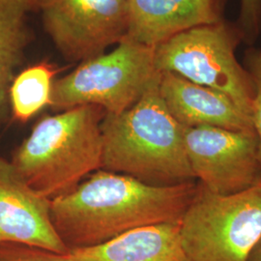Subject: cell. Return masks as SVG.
<instances>
[{
	"label": "cell",
	"mask_w": 261,
	"mask_h": 261,
	"mask_svg": "<svg viewBox=\"0 0 261 261\" xmlns=\"http://www.w3.org/2000/svg\"><path fill=\"white\" fill-rule=\"evenodd\" d=\"M196 190L195 181L155 186L99 169L50 200V219L70 250L91 247L136 228L180 223Z\"/></svg>",
	"instance_id": "6da1fadb"
},
{
	"label": "cell",
	"mask_w": 261,
	"mask_h": 261,
	"mask_svg": "<svg viewBox=\"0 0 261 261\" xmlns=\"http://www.w3.org/2000/svg\"><path fill=\"white\" fill-rule=\"evenodd\" d=\"M220 21L219 0H129L125 38L156 47L182 31Z\"/></svg>",
	"instance_id": "8fae6325"
},
{
	"label": "cell",
	"mask_w": 261,
	"mask_h": 261,
	"mask_svg": "<svg viewBox=\"0 0 261 261\" xmlns=\"http://www.w3.org/2000/svg\"><path fill=\"white\" fill-rule=\"evenodd\" d=\"M56 74L53 66L40 63L25 69L14 79L9 97L14 115L18 120L28 121L49 106Z\"/></svg>",
	"instance_id": "5bb4252c"
},
{
	"label": "cell",
	"mask_w": 261,
	"mask_h": 261,
	"mask_svg": "<svg viewBox=\"0 0 261 261\" xmlns=\"http://www.w3.org/2000/svg\"><path fill=\"white\" fill-rule=\"evenodd\" d=\"M70 261H189L180 236V223L136 228L110 241L71 249Z\"/></svg>",
	"instance_id": "7c38bea8"
},
{
	"label": "cell",
	"mask_w": 261,
	"mask_h": 261,
	"mask_svg": "<svg viewBox=\"0 0 261 261\" xmlns=\"http://www.w3.org/2000/svg\"><path fill=\"white\" fill-rule=\"evenodd\" d=\"M159 89L168 112L183 127L254 133L251 117L218 90L169 72L161 73Z\"/></svg>",
	"instance_id": "30bf717a"
},
{
	"label": "cell",
	"mask_w": 261,
	"mask_h": 261,
	"mask_svg": "<svg viewBox=\"0 0 261 261\" xmlns=\"http://www.w3.org/2000/svg\"><path fill=\"white\" fill-rule=\"evenodd\" d=\"M36 247L59 254L70 249L50 219V200L20 177L12 163L0 159V244Z\"/></svg>",
	"instance_id": "9c48e42d"
},
{
	"label": "cell",
	"mask_w": 261,
	"mask_h": 261,
	"mask_svg": "<svg viewBox=\"0 0 261 261\" xmlns=\"http://www.w3.org/2000/svg\"><path fill=\"white\" fill-rule=\"evenodd\" d=\"M27 0H0V116L28 41Z\"/></svg>",
	"instance_id": "4fadbf2b"
},
{
	"label": "cell",
	"mask_w": 261,
	"mask_h": 261,
	"mask_svg": "<svg viewBox=\"0 0 261 261\" xmlns=\"http://www.w3.org/2000/svg\"><path fill=\"white\" fill-rule=\"evenodd\" d=\"M160 77L130 109L105 115L101 169L155 186L192 182L196 178L187 157L183 126L164 103Z\"/></svg>",
	"instance_id": "7a4b0ae2"
},
{
	"label": "cell",
	"mask_w": 261,
	"mask_h": 261,
	"mask_svg": "<svg viewBox=\"0 0 261 261\" xmlns=\"http://www.w3.org/2000/svg\"><path fill=\"white\" fill-rule=\"evenodd\" d=\"M249 261H261V237L252 249V252L250 254Z\"/></svg>",
	"instance_id": "ac0fdd59"
},
{
	"label": "cell",
	"mask_w": 261,
	"mask_h": 261,
	"mask_svg": "<svg viewBox=\"0 0 261 261\" xmlns=\"http://www.w3.org/2000/svg\"><path fill=\"white\" fill-rule=\"evenodd\" d=\"M183 138L194 176L208 191L233 195L261 181L255 133L183 127Z\"/></svg>",
	"instance_id": "ba28073f"
},
{
	"label": "cell",
	"mask_w": 261,
	"mask_h": 261,
	"mask_svg": "<svg viewBox=\"0 0 261 261\" xmlns=\"http://www.w3.org/2000/svg\"><path fill=\"white\" fill-rule=\"evenodd\" d=\"M56 47L71 61H86L128 31L129 0H36Z\"/></svg>",
	"instance_id": "52a82bcc"
},
{
	"label": "cell",
	"mask_w": 261,
	"mask_h": 261,
	"mask_svg": "<svg viewBox=\"0 0 261 261\" xmlns=\"http://www.w3.org/2000/svg\"><path fill=\"white\" fill-rule=\"evenodd\" d=\"M32 7H36V0H27Z\"/></svg>",
	"instance_id": "d6986e66"
},
{
	"label": "cell",
	"mask_w": 261,
	"mask_h": 261,
	"mask_svg": "<svg viewBox=\"0 0 261 261\" xmlns=\"http://www.w3.org/2000/svg\"><path fill=\"white\" fill-rule=\"evenodd\" d=\"M180 236L189 261H249L261 237V181L233 195L198 183Z\"/></svg>",
	"instance_id": "277c9868"
},
{
	"label": "cell",
	"mask_w": 261,
	"mask_h": 261,
	"mask_svg": "<svg viewBox=\"0 0 261 261\" xmlns=\"http://www.w3.org/2000/svg\"><path fill=\"white\" fill-rule=\"evenodd\" d=\"M160 75L155 47L125 38L111 53L84 61L54 82L49 106L66 111L94 105L106 114H120L137 103Z\"/></svg>",
	"instance_id": "5b68a950"
},
{
	"label": "cell",
	"mask_w": 261,
	"mask_h": 261,
	"mask_svg": "<svg viewBox=\"0 0 261 261\" xmlns=\"http://www.w3.org/2000/svg\"><path fill=\"white\" fill-rule=\"evenodd\" d=\"M240 24L243 36L253 41L261 28V0H241Z\"/></svg>",
	"instance_id": "e0dca14e"
},
{
	"label": "cell",
	"mask_w": 261,
	"mask_h": 261,
	"mask_svg": "<svg viewBox=\"0 0 261 261\" xmlns=\"http://www.w3.org/2000/svg\"><path fill=\"white\" fill-rule=\"evenodd\" d=\"M105 115L102 108L84 105L43 118L17 151L13 167L49 200L71 192L101 169Z\"/></svg>",
	"instance_id": "3957f363"
},
{
	"label": "cell",
	"mask_w": 261,
	"mask_h": 261,
	"mask_svg": "<svg viewBox=\"0 0 261 261\" xmlns=\"http://www.w3.org/2000/svg\"><path fill=\"white\" fill-rule=\"evenodd\" d=\"M0 261H70L64 254L21 244H0Z\"/></svg>",
	"instance_id": "2e32d148"
},
{
	"label": "cell",
	"mask_w": 261,
	"mask_h": 261,
	"mask_svg": "<svg viewBox=\"0 0 261 261\" xmlns=\"http://www.w3.org/2000/svg\"><path fill=\"white\" fill-rule=\"evenodd\" d=\"M247 67L253 86L251 118L258 140V158L261 166V50L252 49L248 54Z\"/></svg>",
	"instance_id": "9a60e30c"
},
{
	"label": "cell",
	"mask_w": 261,
	"mask_h": 261,
	"mask_svg": "<svg viewBox=\"0 0 261 261\" xmlns=\"http://www.w3.org/2000/svg\"><path fill=\"white\" fill-rule=\"evenodd\" d=\"M236 39L222 21L191 28L155 47V66L226 95L251 117L253 86L235 56ZM252 119V118H251Z\"/></svg>",
	"instance_id": "8992f818"
}]
</instances>
